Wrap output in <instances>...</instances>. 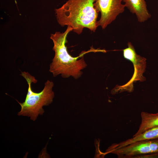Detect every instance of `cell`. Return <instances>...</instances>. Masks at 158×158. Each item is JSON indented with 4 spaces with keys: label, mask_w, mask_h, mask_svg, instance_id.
Wrapping results in <instances>:
<instances>
[{
    "label": "cell",
    "mask_w": 158,
    "mask_h": 158,
    "mask_svg": "<svg viewBox=\"0 0 158 158\" xmlns=\"http://www.w3.org/2000/svg\"><path fill=\"white\" fill-rule=\"evenodd\" d=\"M110 153L118 158H158V138L135 142Z\"/></svg>",
    "instance_id": "obj_4"
},
{
    "label": "cell",
    "mask_w": 158,
    "mask_h": 158,
    "mask_svg": "<svg viewBox=\"0 0 158 158\" xmlns=\"http://www.w3.org/2000/svg\"><path fill=\"white\" fill-rule=\"evenodd\" d=\"M95 0H68L60 8L55 9L58 22L61 26H69L79 35L84 28L95 32L98 27V13L94 6Z\"/></svg>",
    "instance_id": "obj_2"
},
{
    "label": "cell",
    "mask_w": 158,
    "mask_h": 158,
    "mask_svg": "<svg viewBox=\"0 0 158 158\" xmlns=\"http://www.w3.org/2000/svg\"><path fill=\"white\" fill-rule=\"evenodd\" d=\"M123 1L125 7L136 15L139 22H144L151 17L145 0H123Z\"/></svg>",
    "instance_id": "obj_8"
},
{
    "label": "cell",
    "mask_w": 158,
    "mask_h": 158,
    "mask_svg": "<svg viewBox=\"0 0 158 158\" xmlns=\"http://www.w3.org/2000/svg\"><path fill=\"white\" fill-rule=\"evenodd\" d=\"M122 1L123 0H95L94 7L101 14L100 19L97 21L98 26H100L104 29L118 15L123 12L125 6L122 4Z\"/></svg>",
    "instance_id": "obj_5"
},
{
    "label": "cell",
    "mask_w": 158,
    "mask_h": 158,
    "mask_svg": "<svg viewBox=\"0 0 158 158\" xmlns=\"http://www.w3.org/2000/svg\"><path fill=\"white\" fill-rule=\"evenodd\" d=\"M141 123L137 132L133 136H137L147 130L158 126V113H151L142 111L141 113Z\"/></svg>",
    "instance_id": "obj_9"
},
{
    "label": "cell",
    "mask_w": 158,
    "mask_h": 158,
    "mask_svg": "<svg viewBox=\"0 0 158 158\" xmlns=\"http://www.w3.org/2000/svg\"><path fill=\"white\" fill-rule=\"evenodd\" d=\"M21 75L26 80L28 85V92L24 101L20 103V111L18 113V116H27L35 121L39 115H42L44 112V106H48L53 102L54 93L52 90L54 84L53 81L47 80L44 83L43 89L40 92H36L32 89V83H36L37 80L28 72H22Z\"/></svg>",
    "instance_id": "obj_3"
},
{
    "label": "cell",
    "mask_w": 158,
    "mask_h": 158,
    "mask_svg": "<svg viewBox=\"0 0 158 158\" xmlns=\"http://www.w3.org/2000/svg\"><path fill=\"white\" fill-rule=\"evenodd\" d=\"M73 30L71 26H68L64 32H56L51 35L55 55L50 65L49 71L54 77L61 74L64 78L72 76L75 79L78 78L82 74L81 70L87 66L83 55L90 52L100 51V49L91 48L87 51H83L77 57L72 56L68 52L66 44L67 42V35Z\"/></svg>",
    "instance_id": "obj_1"
},
{
    "label": "cell",
    "mask_w": 158,
    "mask_h": 158,
    "mask_svg": "<svg viewBox=\"0 0 158 158\" xmlns=\"http://www.w3.org/2000/svg\"><path fill=\"white\" fill-rule=\"evenodd\" d=\"M158 138V126L150 128L142 133L131 138L118 143L113 144L106 150L105 152L107 154L111 151L123 147L132 143L146 140Z\"/></svg>",
    "instance_id": "obj_7"
},
{
    "label": "cell",
    "mask_w": 158,
    "mask_h": 158,
    "mask_svg": "<svg viewBox=\"0 0 158 158\" xmlns=\"http://www.w3.org/2000/svg\"><path fill=\"white\" fill-rule=\"evenodd\" d=\"M128 46L127 48L123 50V56L133 64L135 71L133 78L136 80L142 81L144 79L142 74L145 69L146 59L137 54L131 43L128 42Z\"/></svg>",
    "instance_id": "obj_6"
}]
</instances>
